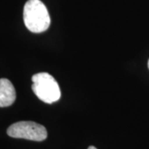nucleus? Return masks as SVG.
Returning <instances> with one entry per match:
<instances>
[{
    "label": "nucleus",
    "mask_w": 149,
    "mask_h": 149,
    "mask_svg": "<svg viewBox=\"0 0 149 149\" xmlns=\"http://www.w3.org/2000/svg\"><path fill=\"white\" fill-rule=\"evenodd\" d=\"M32 91L42 101L52 104L61 98V89L53 76L46 72L34 74L32 78Z\"/></svg>",
    "instance_id": "obj_2"
},
{
    "label": "nucleus",
    "mask_w": 149,
    "mask_h": 149,
    "mask_svg": "<svg viewBox=\"0 0 149 149\" xmlns=\"http://www.w3.org/2000/svg\"><path fill=\"white\" fill-rule=\"evenodd\" d=\"M88 149H97L95 147H94V146H91V147H89V148Z\"/></svg>",
    "instance_id": "obj_5"
},
{
    "label": "nucleus",
    "mask_w": 149,
    "mask_h": 149,
    "mask_svg": "<svg viewBox=\"0 0 149 149\" xmlns=\"http://www.w3.org/2000/svg\"><path fill=\"white\" fill-rule=\"evenodd\" d=\"M16 100V91L11 81L8 79H0V107L12 105Z\"/></svg>",
    "instance_id": "obj_4"
},
{
    "label": "nucleus",
    "mask_w": 149,
    "mask_h": 149,
    "mask_svg": "<svg viewBox=\"0 0 149 149\" xmlns=\"http://www.w3.org/2000/svg\"><path fill=\"white\" fill-rule=\"evenodd\" d=\"M7 133L11 138L24 139L37 142L44 141L47 138V131L46 128L32 121L15 123L8 128Z\"/></svg>",
    "instance_id": "obj_3"
},
{
    "label": "nucleus",
    "mask_w": 149,
    "mask_h": 149,
    "mask_svg": "<svg viewBox=\"0 0 149 149\" xmlns=\"http://www.w3.org/2000/svg\"><path fill=\"white\" fill-rule=\"evenodd\" d=\"M23 21L30 32L40 33L47 31L51 23L47 8L40 0H28L23 8Z\"/></svg>",
    "instance_id": "obj_1"
},
{
    "label": "nucleus",
    "mask_w": 149,
    "mask_h": 149,
    "mask_svg": "<svg viewBox=\"0 0 149 149\" xmlns=\"http://www.w3.org/2000/svg\"><path fill=\"white\" fill-rule=\"evenodd\" d=\"M148 69H149V60H148Z\"/></svg>",
    "instance_id": "obj_6"
}]
</instances>
